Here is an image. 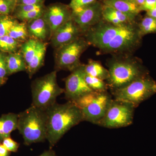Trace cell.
Instances as JSON below:
<instances>
[{
    "label": "cell",
    "instance_id": "obj_1",
    "mask_svg": "<svg viewBox=\"0 0 156 156\" xmlns=\"http://www.w3.org/2000/svg\"><path fill=\"white\" fill-rule=\"evenodd\" d=\"M85 39L101 52L118 53L128 52L139 44L141 36L136 23L112 24L103 20L88 30Z\"/></svg>",
    "mask_w": 156,
    "mask_h": 156
},
{
    "label": "cell",
    "instance_id": "obj_2",
    "mask_svg": "<svg viewBox=\"0 0 156 156\" xmlns=\"http://www.w3.org/2000/svg\"><path fill=\"white\" fill-rule=\"evenodd\" d=\"M47 140L50 148L54 146L71 128L84 121L80 110L72 101L55 103L46 110Z\"/></svg>",
    "mask_w": 156,
    "mask_h": 156
},
{
    "label": "cell",
    "instance_id": "obj_3",
    "mask_svg": "<svg viewBox=\"0 0 156 156\" xmlns=\"http://www.w3.org/2000/svg\"><path fill=\"white\" fill-rule=\"evenodd\" d=\"M17 129L26 145L44 141L47 135L46 110L31 105L18 114Z\"/></svg>",
    "mask_w": 156,
    "mask_h": 156
},
{
    "label": "cell",
    "instance_id": "obj_4",
    "mask_svg": "<svg viewBox=\"0 0 156 156\" xmlns=\"http://www.w3.org/2000/svg\"><path fill=\"white\" fill-rule=\"evenodd\" d=\"M64 92L57 83V71H53L33 82L32 105L46 110L56 103L57 98Z\"/></svg>",
    "mask_w": 156,
    "mask_h": 156
},
{
    "label": "cell",
    "instance_id": "obj_5",
    "mask_svg": "<svg viewBox=\"0 0 156 156\" xmlns=\"http://www.w3.org/2000/svg\"><path fill=\"white\" fill-rule=\"evenodd\" d=\"M156 93V82L148 75L142 76L127 86L112 90L115 99L136 107Z\"/></svg>",
    "mask_w": 156,
    "mask_h": 156
},
{
    "label": "cell",
    "instance_id": "obj_6",
    "mask_svg": "<svg viewBox=\"0 0 156 156\" xmlns=\"http://www.w3.org/2000/svg\"><path fill=\"white\" fill-rule=\"evenodd\" d=\"M109 77L107 80L108 87L112 90L127 86L132 81L147 74L142 66L130 60H116L108 66Z\"/></svg>",
    "mask_w": 156,
    "mask_h": 156
},
{
    "label": "cell",
    "instance_id": "obj_7",
    "mask_svg": "<svg viewBox=\"0 0 156 156\" xmlns=\"http://www.w3.org/2000/svg\"><path fill=\"white\" fill-rule=\"evenodd\" d=\"M112 100L107 92L93 91L73 102L80 110L84 121L98 125Z\"/></svg>",
    "mask_w": 156,
    "mask_h": 156
},
{
    "label": "cell",
    "instance_id": "obj_8",
    "mask_svg": "<svg viewBox=\"0 0 156 156\" xmlns=\"http://www.w3.org/2000/svg\"><path fill=\"white\" fill-rule=\"evenodd\" d=\"M135 108L131 104L113 99L98 126L108 128L130 126L133 122Z\"/></svg>",
    "mask_w": 156,
    "mask_h": 156
},
{
    "label": "cell",
    "instance_id": "obj_9",
    "mask_svg": "<svg viewBox=\"0 0 156 156\" xmlns=\"http://www.w3.org/2000/svg\"><path fill=\"white\" fill-rule=\"evenodd\" d=\"M89 45L85 38L80 37L71 43L56 49V65L57 69L72 72L80 66L81 55Z\"/></svg>",
    "mask_w": 156,
    "mask_h": 156
},
{
    "label": "cell",
    "instance_id": "obj_10",
    "mask_svg": "<svg viewBox=\"0 0 156 156\" xmlns=\"http://www.w3.org/2000/svg\"><path fill=\"white\" fill-rule=\"evenodd\" d=\"M84 65H81L71 72L65 80V97L68 101H75L93 91L85 80Z\"/></svg>",
    "mask_w": 156,
    "mask_h": 156
},
{
    "label": "cell",
    "instance_id": "obj_11",
    "mask_svg": "<svg viewBox=\"0 0 156 156\" xmlns=\"http://www.w3.org/2000/svg\"><path fill=\"white\" fill-rule=\"evenodd\" d=\"M103 5L97 2L83 8L73 10L72 20L85 33L102 20Z\"/></svg>",
    "mask_w": 156,
    "mask_h": 156
},
{
    "label": "cell",
    "instance_id": "obj_12",
    "mask_svg": "<svg viewBox=\"0 0 156 156\" xmlns=\"http://www.w3.org/2000/svg\"><path fill=\"white\" fill-rule=\"evenodd\" d=\"M72 13L69 6L62 3H55L46 7L43 17L50 28V38L57 29L72 19Z\"/></svg>",
    "mask_w": 156,
    "mask_h": 156
},
{
    "label": "cell",
    "instance_id": "obj_13",
    "mask_svg": "<svg viewBox=\"0 0 156 156\" xmlns=\"http://www.w3.org/2000/svg\"><path fill=\"white\" fill-rule=\"evenodd\" d=\"M82 31L72 20L57 29L51 36V45L57 48L67 44L80 37Z\"/></svg>",
    "mask_w": 156,
    "mask_h": 156
},
{
    "label": "cell",
    "instance_id": "obj_14",
    "mask_svg": "<svg viewBox=\"0 0 156 156\" xmlns=\"http://www.w3.org/2000/svg\"><path fill=\"white\" fill-rule=\"evenodd\" d=\"M27 23L29 36L33 37L32 38L44 42L48 37L50 38V28L43 16Z\"/></svg>",
    "mask_w": 156,
    "mask_h": 156
},
{
    "label": "cell",
    "instance_id": "obj_15",
    "mask_svg": "<svg viewBox=\"0 0 156 156\" xmlns=\"http://www.w3.org/2000/svg\"><path fill=\"white\" fill-rule=\"evenodd\" d=\"M102 20L117 25L135 22V17L104 5L102 7Z\"/></svg>",
    "mask_w": 156,
    "mask_h": 156
},
{
    "label": "cell",
    "instance_id": "obj_16",
    "mask_svg": "<svg viewBox=\"0 0 156 156\" xmlns=\"http://www.w3.org/2000/svg\"><path fill=\"white\" fill-rule=\"evenodd\" d=\"M103 5L135 18L141 11L140 8L131 0H104Z\"/></svg>",
    "mask_w": 156,
    "mask_h": 156
},
{
    "label": "cell",
    "instance_id": "obj_17",
    "mask_svg": "<svg viewBox=\"0 0 156 156\" xmlns=\"http://www.w3.org/2000/svg\"><path fill=\"white\" fill-rule=\"evenodd\" d=\"M18 119V114L14 113L3 115L0 118V143L17 129Z\"/></svg>",
    "mask_w": 156,
    "mask_h": 156
},
{
    "label": "cell",
    "instance_id": "obj_18",
    "mask_svg": "<svg viewBox=\"0 0 156 156\" xmlns=\"http://www.w3.org/2000/svg\"><path fill=\"white\" fill-rule=\"evenodd\" d=\"M47 50V44L44 42L39 41L35 54L30 63L27 65V70L30 78L35 74L43 65L45 54Z\"/></svg>",
    "mask_w": 156,
    "mask_h": 156
},
{
    "label": "cell",
    "instance_id": "obj_19",
    "mask_svg": "<svg viewBox=\"0 0 156 156\" xmlns=\"http://www.w3.org/2000/svg\"><path fill=\"white\" fill-rule=\"evenodd\" d=\"M9 75L27 70V64L20 53H10L6 56Z\"/></svg>",
    "mask_w": 156,
    "mask_h": 156
},
{
    "label": "cell",
    "instance_id": "obj_20",
    "mask_svg": "<svg viewBox=\"0 0 156 156\" xmlns=\"http://www.w3.org/2000/svg\"><path fill=\"white\" fill-rule=\"evenodd\" d=\"M86 74L98 78L102 80H107L109 77L108 69L104 67L100 62L90 59L88 63L84 65Z\"/></svg>",
    "mask_w": 156,
    "mask_h": 156
},
{
    "label": "cell",
    "instance_id": "obj_21",
    "mask_svg": "<svg viewBox=\"0 0 156 156\" xmlns=\"http://www.w3.org/2000/svg\"><path fill=\"white\" fill-rule=\"evenodd\" d=\"M39 41L34 38L27 40L21 47V53L27 65L30 63L33 58L37 48Z\"/></svg>",
    "mask_w": 156,
    "mask_h": 156
},
{
    "label": "cell",
    "instance_id": "obj_22",
    "mask_svg": "<svg viewBox=\"0 0 156 156\" xmlns=\"http://www.w3.org/2000/svg\"><path fill=\"white\" fill-rule=\"evenodd\" d=\"M9 35L18 42L26 41L29 36L27 22L16 23L11 29Z\"/></svg>",
    "mask_w": 156,
    "mask_h": 156
},
{
    "label": "cell",
    "instance_id": "obj_23",
    "mask_svg": "<svg viewBox=\"0 0 156 156\" xmlns=\"http://www.w3.org/2000/svg\"><path fill=\"white\" fill-rule=\"evenodd\" d=\"M138 27L142 37L148 34L156 33V18L146 15L138 24Z\"/></svg>",
    "mask_w": 156,
    "mask_h": 156
},
{
    "label": "cell",
    "instance_id": "obj_24",
    "mask_svg": "<svg viewBox=\"0 0 156 156\" xmlns=\"http://www.w3.org/2000/svg\"><path fill=\"white\" fill-rule=\"evenodd\" d=\"M19 46V42L8 35L0 37V52L15 53Z\"/></svg>",
    "mask_w": 156,
    "mask_h": 156
},
{
    "label": "cell",
    "instance_id": "obj_25",
    "mask_svg": "<svg viewBox=\"0 0 156 156\" xmlns=\"http://www.w3.org/2000/svg\"><path fill=\"white\" fill-rule=\"evenodd\" d=\"M85 80L86 83L92 91L96 92H107L108 87L104 81L98 78L92 76L86 73Z\"/></svg>",
    "mask_w": 156,
    "mask_h": 156
},
{
    "label": "cell",
    "instance_id": "obj_26",
    "mask_svg": "<svg viewBox=\"0 0 156 156\" xmlns=\"http://www.w3.org/2000/svg\"><path fill=\"white\" fill-rule=\"evenodd\" d=\"M17 21L10 15H0V37L8 35L13 26Z\"/></svg>",
    "mask_w": 156,
    "mask_h": 156
},
{
    "label": "cell",
    "instance_id": "obj_27",
    "mask_svg": "<svg viewBox=\"0 0 156 156\" xmlns=\"http://www.w3.org/2000/svg\"><path fill=\"white\" fill-rule=\"evenodd\" d=\"M45 8L44 9L27 12H14V17L21 20L22 22H28L33 20L42 17Z\"/></svg>",
    "mask_w": 156,
    "mask_h": 156
},
{
    "label": "cell",
    "instance_id": "obj_28",
    "mask_svg": "<svg viewBox=\"0 0 156 156\" xmlns=\"http://www.w3.org/2000/svg\"><path fill=\"white\" fill-rule=\"evenodd\" d=\"M17 0H0V15H10L14 12Z\"/></svg>",
    "mask_w": 156,
    "mask_h": 156
},
{
    "label": "cell",
    "instance_id": "obj_29",
    "mask_svg": "<svg viewBox=\"0 0 156 156\" xmlns=\"http://www.w3.org/2000/svg\"><path fill=\"white\" fill-rule=\"evenodd\" d=\"M44 5H17L13 12H27L45 8Z\"/></svg>",
    "mask_w": 156,
    "mask_h": 156
},
{
    "label": "cell",
    "instance_id": "obj_30",
    "mask_svg": "<svg viewBox=\"0 0 156 156\" xmlns=\"http://www.w3.org/2000/svg\"><path fill=\"white\" fill-rule=\"evenodd\" d=\"M7 55L3 52H0V79L6 80V77L9 75L6 62Z\"/></svg>",
    "mask_w": 156,
    "mask_h": 156
},
{
    "label": "cell",
    "instance_id": "obj_31",
    "mask_svg": "<svg viewBox=\"0 0 156 156\" xmlns=\"http://www.w3.org/2000/svg\"><path fill=\"white\" fill-rule=\"evenodd\" d=\"M97 2L98 0H71L69 6L73 11L92 5Z\"/></svg>",
    "mask_w": 156,
    "mask_h": 156
},
{
    "label": "cell",
    "instance_id": "obj_32",
    "mask_svg": "<svg viewBox=\"0 0 156 156\" xmlns=\"http://www.w3.org/2000/svg\"><path fill=\"white\" fill-rule=\"evenodd\" d=\"M2 144L10 152H16L19 147V144L11 139L10 137L4 139Z\"/></svg>",
    "mask_w": 156,
    "mask_h": 156
},
{
    "label": "cell",
    "instance_id": "obj_33",
    "mask_svg": "<svg viewBox=\"0 0 156 156\" xmlns=\"http://www.w3.org/2000/svg\"><path fill=\"white\" fill-rule=\"evenodd\" d=\"M156 5V0H145L143 5L140 8L141 11H144L147 12L151 11Z\"/></svg>",
    "mask_w": 156,
    "mask_h": 156
},
{
    "label": "cell",
    "instance_id": "obj_34",
    "mask_svg": "<svg viewBox=\"0 0 156 156\" xmlns=\"http://www.w3.org/2000/svg\"><path fill=\"white\" fill-rule=\"evenodd\" d=\"M45 0H17V5H44Z\"/></svg>",
    "mask_w": 156,
    "mask_h": 156
},
{
    "label": "cell",
    "instance_id": "obj_35",
    "mask_svg": "<svg viewBox=\"0 0 156 156\" xmlns=\"http://www.w3.org/2000/svg\"><path fill=\"white\" fill-rule=\"evenodd\" d=\"M10 152L2 143L0 144V156H10Z\"/></svg>",
    "mask_w": 156,
    "mask_h": 156
},
{
    "label": "cell",
    "instance_id": "obj_36",
    "mask_svg": "<svg viewBox=\"0 0 156 156\" xmlns=\"http://www.w3.org/2000/svg\"><path fill=\"white\" fill-rule=\"evenodd\" d=\"M38 156H57L56 153L54 151L50 149V150L46 151L43 153L41 154Z\"/></svg>",
    "mask_w": 156,
    "mask_h": 156
},
{
    "label": "cell",
    "instance_id": "obj_37",
    "mask_svg": "<svg viewBox=\"0 0 156 156\" xmlns=\"http://www.w3.org/2000/svg\"><path fill=\"white\" fill-rule=\"evenodd\" d=\"M131 1L132 2L134 3V4L139 7L140 8V9L145 2V0H131Z\"/></svg>",
    "mask_w": 156,
    "mask_h": 156
},
{
    "label": "cell",
    "instance_id": "obj_38",
    "mask_svg": "<svg viewBox=\"0 0 156 156\" xmlns=\"http://www.w3.org/2000/svg\"><path fill=\"white\" fill-rule=\"evenodd\" d=\"M146 15L156 18V5L152 10L147 12Z\"/></svg>",
    "mask_w": 156,
    "mask_h": 156
},
{
    "label": "cell",
    "instance_id": "obj_39",
    "mask_svg": "<svg viewBox=\"0 0 156 156\" xmlns=\"http://www.w3.org/2000/svg\"><path fill=\"white\" fill-rule=\"evenodd\" d=\"M5 81L6 80H1V79H0V86H2L4 83H5Z\"/></svg>",
    "mask_w": 156,
    "mask_h": 156
}]
</instances>
